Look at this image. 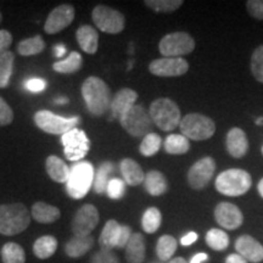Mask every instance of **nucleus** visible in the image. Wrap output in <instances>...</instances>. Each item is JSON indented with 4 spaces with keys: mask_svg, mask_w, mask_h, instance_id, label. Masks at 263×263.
Here are the masks:
<instances>
[{
    "mask_svg": "<svg viewBox=\"0 0 263 263\" xmlns=\"http://www.w3.org/2000/svg\"><path fill=\"white\" fill-rule=\"evenodd\" d=\"M34 122L35 126L41 128L43 132L49 134H55V136H64L74 128H77L81 122V117H61L58 115L52 114L51 111L42 110L35 112L34 115Z\"/></svg>",
    "mask_w": 263,
    "mask_h": 263,
    "instance_id": "obj_7",
    "label": "nucleus"
},
{
    "mask_svg": "<svg viewBox=\"0 0 263 263\" xmlns=\"http://www.w3.org/2000/svg\"><path fill=\"white\" fill-rule=\"evenodd\" d=\"M82 97H83L88 111L93 116H103L111 106V90L101 78L88 77L82 84Z\"/></svg>",
    "mask_w": 263,
    "mask_h": 263,
    "instance_id": "obj_1",
    "label": "nucleus"
},
{
    "mask_svg": "<svg viewBox=\"0 0 263 263\" xmlns=\"http://www.w3.org/2000/svg\"><path fill=\"white\" fill-rule=\"evenodd\" d=\"M145 239L141 233L132 234L126 246V259L128 263H143L145 259Z\"/></svg>",
    "mask_w": 263,
    "mask_h": 263,
    "instance_id": "obj_21",
    "label": "nucleus"
},
{
    "mask_svg": "<svg viewBox=\"0 0 263 263\" xmlns=\"http://www.w3.org/2000/svg\"><path fill=\"white\" fill-rule=\"evenodd\" d=\"M99 223V211L91 203L83 205L76 213L72 219V232L74 236L85 238L97 228Z\"/></svg>",
    "mask_w": 263,
    "mask_h": 263,
    "instance_id": "obj_12",
    "label": "nucleus"
},
{
    "mask_svg": "<svg viewBox=\"0 0 263 263\" xmlns=\"http://www.w3.org/2000/svg\"><path fill=\"white\" fill-rule=\"evenodd\" d=\"M64 153L67 160L80 161L87 156L90 149V140L84 130L74 128L61 136Z\"/></svg>",
    "mask_w": 263,
    "mask_h": 263,
    "instance_id": "obj_11",
    "label": "nucleus"
},
{
    "mask_svg": "<svg viewBox=\"0 0 263 263\" xmlns=\"http://www.w3.org/2000/svg\"><path fill=\"white\" fill-rule=\"evenodd\" d=\"M120 170L123 176L124 183H127L128 185L136 186V185H139L141 183H144L145 173H144V171L140 167V164L136 162L134 160L124 159L121 161Z\"/></svg>",
    "mask_w": 263,
    "mask_h": 263,
    "instance_id": "obj_22",
    "label": "nucleus"
},
{
    "mask_svg": "<svg viewBox=\"0 0 263 263\" xmlns=\"http://www.w3.org/2000/svg\"><path fill=\"white\" fill-rule=\"evenodd\" d=\"M94 246V238L91 235L85 238L73 236L66 242L65 252L70 258H80L84 256Z\"/></svg>",
    "mask_w": 263,
    "mask_h": 263,
    "instance_id": "obj_23",
    "label": "nucleus"
},
{
    "mask_svg": "<svg viewBox=\"0 0 263 263\" xmlns=\"http://www.w3.org/2000/svg\"><path fill=\"white\" fill-rule=\"evenodd\" d=\"M195 49L193 37L185 32H174L161 39L159 50L163 58H182Z\"/></svg>",
    "mask_w": 263,
    "mask_h": 263,
    "instance_id": "obj_9",
    "label": "nucleus"
},
{
    "mask_svg": "<svg viewBox=\"0 0 263 263\" xmlns=\"http://www.w3.org/2000/svg\"><path fill=\"white\" fill-rule=\"evenodd\" d=\"M26 88L32 93H41L47 88V82L42 78H31L26 82Z\"/></svg>",
    "mask_w": 263,
    "mask_h": 263,
    "instance_id": "obj_45",
    "label": "nucleus"
},
{
    "mask_svg": "<svg viewBox=\"0 0 263 263\" xmlns=\"http://www.w3.org/2000/svg\"><path fill=\"white\" fill-rule=\"evenodd\" d=\"M74 15L76 11L72 5L62 4L58 6L49 14L44 25V31L48 34H55V33L64 31L72 24V21L74 20Z\"/></svg>",
    "mask_w": 263,
    "mask_h": 263,
    "instance_id": "obj_15",
    "label": "nucleus"
},
{
    "mask_svg": "<svg viewBox=\"0 0 263 263\" xmlns=\"http://www.w3.org/2000/svg\"><path fill=\"white\" fill-rule=\"evenodd\" d=\"M31 223V216L24 203L0 205V234L17 235L25 232Z\"/></svg>",
    "mask_w": 263,
    "mask_h": 263,
    "instance_id": "obj_2",
    "label": "nucleus"
},
{
    "mask_svg": "<svg viewBox=\"0 0 263 263\" xmlns=\"http://www.w3.org/2000/svg\"><path fill=\"white\" fill-rule=\"evenodd\" d=\"M91 17L97 27L108 34H117L122 32L126 25L122 12L106 5H98L94 8Z\"/></svg>",
    "mask_w": 263,
    "mask_h": 263,
    "instance_id": "obj_10",
    "label": "nucleus"
},
{
    "mask_svg": "<svg viewBox=\"0 0 263 263\" xmlns=\"http://www.w3.org/2000/svg\"><path fill=\"white\" fill-rule=\"evenodd\" d=\"M249 14L257 20H263V0H249L246 3Z\"/></svg>",
    "mask_w": 263,
    "mask_h": 263,
    "instance_id": "obj_44",
    "label": "nucleus"
},
{
    "mask_svg": "<svg viewBox=\"0 0 263 263\" xmlns=\"http://www.w3.org/2000/svg\"><path fill=\"white\" fill-rule=\"evenodd\" d=\"M14 52L6 51L0 55V88H6L9 85L12 71H14Z\"/></svg>",
    "mask_w": 263,
    "mask_h": 263,
    "instance_id": "obj_33",
    "label": "nucleus"
},
{
    "mask_svg": "<svg viewBox=\"0 0 263 263\" xmlns=\"http://www.w3.org/2000/svg\"><path fill=\"white\" fill-rule=\"evenodd\" d=\"M3 263H26L25 250L16 242H6L2 248Z\"/></svg>",
    "mask_w": 263,
    "mask_h": 263,
    "instance_id": "obj_32",
    "label": "nucleus"
},
{
    "mask_svg": "<svg viewBox=\"0 0 263 263\" xmlns=\"http://www.w3.org/2000/svg\"><path fill=\"white\" fill-rule=\"evenodd\" d=\"M153 263H160V262H153Z\"/></svg>",
    "mask_w": 263,
    "mask_h": 263,
    "instance_id": "obj_57",
    "label": "nucleus"
},
{
    "mask_svg": "<svg viewBox=\"0 0 263 263\" xmlns=\"http://www.w3.org/2000/svg\"><path fill=\"white\" fill-rule=\"evenodd\" d=\"M262 155H263V146H262Z\"/></svg>",
    "mask_w": 263,
    "mask_h": 263,
    "instance_id": "obj_56",
    "label": "nucleus"
},
{
    "mask_svg": "<svg viewBox=\"0 0 263 263\" xmlns=\"http://www.w3.org/2000/svg\"><path fill=\"white\" fill-rule=\"evenodd\" d=\"M161 223H162V215L157 207H150L143 215L141 219V226H143L144 232L147 234H153L159 230Z\"/></svg>",
    "mask_w": 263,
    "mask_h": 263,
    "instance_id": "obj_36",
    "label": "nucleus"
},
{
    "mask_svg": "<svg viewBox=\"0 0 263 263\" xmlns=\"http://www.w3.org/2000/svg\"><path fill=\"white\" fill-rule=\"evenodd\" d=\"M182 136L189 140L202 141L210 139L216 132V124L210 117L201 114H188L179 123Z\"/></svg>",
    "mask_w": 263,
    "mask_h": 263,
    "instance_id": "obj_6",
    "label": "nucleus"
},
{
    "mask_svg": "<svg viewBox=\"0 0 263 263\" xmlns=\"http://www.w3.org/2000/svg\"><path fill=\"white\" fill-rule=\"evenodd\" d=\"M149 114L153 122L164 132L176 129V127L179 126L182 121L178 105L167 98H161L153 101Z\"/></svg>",
    "mask_w": 263,
    "mask_h": 263,
    "instance_id": "obj_5",
    "label": "nucleus"
},
{
    "mask_svg": "<svg viewBox=\"0 0 263 263\" xmlns=\"http://www.w3.org/2000/svg\"><path fill=\"white\" fill-rule=\"evenodd\" d=\"M216 170V162L212 157H203L196 161L188 172V183L194 190H201L212 179Z\"/></svg>",
    "mask_w": 263,
    "mask_h": 263,
    "instance_id": "obj_13",
    "label": "nucleus"
},
{
    "mask_svg": "<svg viewBox=\"0 0 263 263\" xmlns=\"http://www.w3.org/2000/svg\"><path fill=\"white\" fill-rule=\"evenodd\" d=\"M206 242L216 251H223L229 246V236L224 230L212 228L207 232Z\"/></svg>",
    "mask_w": 263,
    "mask_h": 263,
    "instance_id": "obj_37",
    "label": "nucleus"
},
{
    "mask_svg": "<svg viewBox=\"0 0 263 263\" xmlns=\"http://www.w3.org/2000/svg\"><path fill=\"white\" fill-rule=\"evenodd\" d=\"M207 259H209V255L205 254V252H200V254L193 256L189 263H203L206 262Z\"/></svg>",
    "mask_w": 263,
    "mask_h": 263,
    "instance_id": "obj_50",
    "label": "nucleus"
},
{
    "mask_svg": "<svg viewBox=\"0 0 263 263\" xmlns=\"http://www.w3.org/2000/svg\"><path fill=\"white\" fill-rule=\"evenodd\" d=\"M145 5L156 12H173L183 5L182 0H146Z\"/></svg>",
    "mask_w": 263,
    "mask_h": 263,
    "instance_id": "obj_39",
    "label": "nucleus"
},
{
    "mask_svg": "<svg viewBox=\"0 0 263 263\" xmlns=\"http://www.w3.org/2000/svg\"><path fill=\"white\" fill-rule=\"evenodd\" d=\"M78 44L82 50L87 54L93 55L98 51L99 48V34L97 29L89 25H83L76 32Z\"/></svg>",
    "mask_w": 263,
    "mask_h": 263,
    "instance_id": "obj_20",
    "label": "nucleus"
},
{
    "mask_svg": "<svg viewBox=\"0 0 263 263\" xmlns=\"http://www.w3.org/2000/svg\"><path fill=\"white\" fill-rule=\"evenodd\" d=\"M235 250L246 261L258 263L263 261V246L250 235H241L236 239Z\"/></svg>",
    "mask_w": 263,
    "mask_h": 263,
    "instance_id": "obj_17",
    "label": "nucleus"
},
{
    "mask_svg": "<svg viewBox=\"0 0 263 263\" xmlns=\"http://www.w3.org/2000/svg\"><path fill=\"white\" fill-rule=\"evenodd\" d=\"M132 234H133V233H132L130 227L121 226L120 236H118V241H117V248H120V249L126 248L128 241H129Z\"/></svg>",
    "mask_w": 263,
    "mask_h": 263,
    "instance_id": "obj_47",
    "label": "nucleus"
},
{
    "mask_svg": "<svg viewBox=\"0 0 263 263\" xmlns=\"http://www.w3.org/2000/svg\"><path fill=\"white\" fill-rule=\"evenodd\" d=\"M58 250V240L51 235H44L38 238L33 245V254L39 259L51 257Z\"/></svg>",
    "mask_w": 263,
    "mask_h": 263,
    "instance_id": "obj_28",
    "label": "nucleus"
},
{
    "mask_svg": "<svg viewBox=\"0 0 263 263\" xmlns=\"http://www.w3.org/2000/svg\"><path fill=\"white\" fill-rule=\"evenodd\" d=\"M14 121V112L10 105L0 97V126H9Z\"/></svg>",
    "mask_w": 263,
    "mask_h": 263,
    "instance_id": "obj_42",
    "label": "nucleus"
},
{
    "mask_svg": "<svg viewBox=\"0 0 263 263\" xmlns=\"http://www.w3.org/2000/svg\"><path fill=\"white\" fill-rule=\"evenodd\" d=\"M115 167L111 162H104L99 167L97 173L94 174V192L97 194H103L106 192L107 184L110 182L108 177L114 172Z\"/></svg>",
    "mask_w": 263,
    "mask_h": 263,
    "instance_id": "obj_35",
    "label": "nucleus"
},
{
    "mask_svg": "<svg viewBox=\"0 0 263 263\" xmlns=\"http://www.w3.org/2000/svg\"><path fill=\"white\" fill-rule=\"evenodd\" d=\"M226 146L228 153L235 159L244 157L249 150V140L245 132L240 128H232L227 134Z\"/></svg>",
    "mask_w": 263,
    "mask_h": 263,
    "instance_id": "obj_19",
    "label": "nucleus"
},
{
    "mask_svg": "<svg viewBox=\"0 0 263 263\" xmlns=\"http://www.w3.org/2000/svg\"><path fill=\"white\" fill-rule=\"evenodd\" d=\"M91 263H121L116 255L110 250H103L97 252L91 258Z\"/></svg>",
    "mask_w": 263,
    "mask_h": 263,
    "instance_id": "obj_43",
    "label": "nucleus"
},
{
    "mask_svg": "<svg viewBox=\"0 0 263 263\" xmlns=\"http://www.w3.org/2000/svg\"><path fill=\"white\" fill-rule=\"evenodd\" d=\"M251 72L256 80L263 83V45H259L252 52Z\"/></svg>",
    "mask_w": 263,
    "mask_h": 263,
    "instance_id": "obj_40",
    "label": "nucleus"
},
{
    "mask_svg": "<svg viewBox=\"0 0 263 263\" xmlns=\"http://www.w3.org/2000/svg\"><path fill=\"white\" fill-rule=\"evenodd\" d=\"M120 122L126 132L136 138H141L150 134L154 126L149 111H146L141 105L137 104L124 116L120 118Z\"/></svg>",
    "mask_w": 263,
    "mask_h": 263,
    "instance_id": "obj_8",
    "label": "nucleus"
},
{
    "mask_svg": "<svg viewBox=\"0 0 263 263\" xmlns=\"http://www.w3.org/2000/svg\"><path fill=\"white\" fill-rule=\"evenodd\" d=\"M138 94L137 91L129 88H123V89L118 90L111 101V112H112V117L118 118L124 116L132 107L137 103Z\"/></svg>",
    "mask_w": 263,
    "mask_h": 263,
    "instance_id": "obj_18",
    "label": "nucleus"
},
{
    "mask_svg": "<svg viewBox=\"0 0 263 263\" xmlns=\"http://www.w3.org/2000/svg\"><path fill=\"white\" fill-rule=\"evenodd\" d=\"M94 166L88 161H80L70 170L66 192L72 199H82L89 193L94 183Z\"/></svg>",
    "mask_w": 263,
    "mask_h": 263,
    "instance_id": "obj_3",
    "label": "nucleus"
},
{
    "mask_svg": "<svg viewBox=\"0 0 263 263\" xmlns=\"http://www.w3.org/2000/svg\"><path fill=\"white\" fill-rule=\"evenodd\" d=\"M252 179L249 172L239 168H230L216 178V189L226 196H241L251 188Z\"/></svg>",
    "mask_w": 263,
    "mask_h": 263,
    "instance_id": "obj_4",
    "label": "nucleus"
},
{
    "mask_svg": "<svg viewBox=\"0 0 263 263\" xmlns=\"http://www.w3.org/2000/svg\"><path fill=\"white\" fill-rule=\"evenodd\" d=\"M121 224L115 219H110L105 224L103 232H101L100 238H99V245L103 250H110L117 248L118 236H120Z\"/></svg>",
    "mask_w": 263,
    "mask_h": 263,
    "instance_id": "obj_26",
    "label": "nucleus"
},
{
    "mask_svg": "<svg viewBox=\"0 0 263 263\" xmlns=\"http://www.w3.org/2000/svg\"><path fill=\"white\" fill-rule=\"evenodd\" d=\"M144 188L150 195L160 196L167 192V179L159 171H150L145 174Z\"/></svg>",
    "mask_w": 263,
    "mask_h": 263,
    "instance_id": "obj_27",
    "label": "nucleus"
},
{
    "mask_svg": "<svg viewBox=\"0 0 263 263\" xmlns=\"http://www.w3.org/2000/svg\"><path fill=\"white\" fill-rule=\"evenodd\" d=\"M82 65H83V59H82L81 54H78L77 51H72L64 60L55 62L52 65V70L58 73H74V72L81 70Z\"/></svg>",
    "mask_w": 263,
    "mask_h": 263,
    "instance_id": "obj_29",
    "label": "nucleus"
},
{
    "mask_svg": "<svg viewBox=\"0 0 263 263\" xmlns=\"http://www.w3.org/2000/svg\"><path fill=\"white\" fill-rule=\"evenodd\" d=\"M197 238H199L197 233L189 232L188 234H185L182 239H180V244H182L183 246H190V245H193L194 242H196Z\"/></svg>",
    "mask_w": 263,
    "mask_h": 263,
    "instance_id": "obj_48",
    "label": "nucleus"
},
{
    "mask_svg": "<svg viewBox=\"0 0 263 263\" xmlns=\"http://www.w3.org/2000/svg\"><path fill=\"white\" fill-rule=\"evenodd\" d=\"M149 70L157 77H179L188 72L189 64L183 58H161L151 61Z\"/></svg>",
    "mask_w": 263,
    "mask_h": 263,
    "instance_id": "obj_14",
    "label": "nucleus"
},
{
    "mask_svg": "<svg viewBox=\"0 0 263 263\" xmlns=\"http://www.w3.org/2000/svg\"><path fill=\"white\" fill-rule=\"evenodd\" d=\"M55 101H57V104H66V103H68V99L67 98H59Z\"/></svg>",
    "mask_w": 263,
    "mask_h": 263,
    "instance_id": "obj_54",
    "label": "nucleus"
},
{
    "mask_svg": "<svg viewBox=\"0 0 263 263\" xmlns=\"http://www.w3.org/2000/svg\"><path fill=\"white\" fill-rule=\"evenodd\" d=\"M32 217L38 223L50 224L60 218V210L43 201H38L32 206Z\"/></svg>",
    "mask_w": 263,
    "mask_h": 263,
    "instance_id": "obj_24",
    "label": "nucleus"
},
{
    "mask_svg": "<svg viewBox=\"0 0 263 263\" xmlns=\"http://www.w3.org/2000/svg\"><path fill=\"white\" fill-rule=\"evenodd\" d=\"M190 149L188 138L182 134H171L164 140V150L171 155H183Z\"/></svg>",
    "mask_w": 263,
    "mask_h": 263,
    "instance_id": "obj_30",
    "label": "nucleus"
},
{
    "mask_svg": "<svg viewBox=\"0 0 263 263\" xmlns=\"http://www.w3.org/2000/svg\"><path fill=\"white\" fill-rule=\"evenodd\" d=\"M45 49V42L41 35H34L32 38L24 39L18 43L17 52L22 57H32L38 55Z\"/></svg>",
    "mask_w": 263,
    "mask_h": 263,
    "instance_id": "obj_31",
    "label": "nucleus"
},
{
    "mask_svg": "<svg viewBox=\"0 0 263 263\" xmlns=\"http://www.w3.org/2000/svg\"><path fill=\"white\" fill-rule=\"evenodd\" d=\"M177 240L171 235H162L156 244V255L160 261H168L177 251Z\"/></svg>",
    "mask_w": 263,
    "mask_h": 263,
    "instance_id": "obj_34",
    "label": "nucleus"
},
{
    "mask_svg": "<svg viewBox=\"0 0 263 263\" xmlns=\"http://www.w3.org/2000/svg\"><path fill=\"white\" fill-rule=\"evenodd\" d=\"M54 52H55V57L57 58H62L66 54L65 45H62V44L57 45V47L54 48Z\"/></svg>",
    "mask_w": 263,
    "mask_h": 263,
    "instance_id": "obj_51",
    "label": "nucleus"
},
{
    "mask_svg": "<svg viewBox=\"0 0 263 263\" xmlns=\"http://www.w3.org/2000/svg\"><path fill=\"white\" fill-rule=\"evenodd\" d=\"M168 263H188V262H186L183 257H176V258L171 259Z\"/></svg>",
    "mask_w": 263,
    "mask_h": 263,
    "instance_id": "obj_52",
    "label": "nucleus"
},
{
    "mask_svg": "<svg viewBox=\"0 0 263 263\" xmlns=\"http://www.w3.org/2000/svg\"><path fill=\"white\" fill-rule=\"evenodd\" d=\"M257 189H258V193H259V195H261V197H263V178L259 180V183H258V186H257Z\"/></svg>",
    "mask_w": 263,
    "mask_h": 263,
    "instance_id": "obj_53",
    "label": "nucleus"
},
{
    "mask_svg": "<svg viewBox=\"0 0 263 263\" xmlns=\"http://www.w3.org/2000/svg\"><path fill=\"white\" fill-rule=\"evenodd\" d=\"M2 20H3V16H2V12H0V24H2Z\"/></svg>",
    "mask_w": 263,
    "mask_h": 263,
    "instance_id": "obj_55",
    "label": "nucleus"
},
{
    "mask_svg": "<svg viewBox=\"0 0 263 263\" xmlns=\"http://www.w3.org/2000/svg\"><path fill=\"white\" fill-rule=\"evenodd\" d=\"M226 263H248V261L239 254H232L226 258Z\"/></svg>",
    "mask_w": 263,
    "mask_h": 263,
    "instance_id": "obj_49",
    "label": "nucleus"
},
{
    "mask_svg": "<svg viewBox=\"0 0 263 263\" xmlns=\"http://www.w3.org/2000/svg\"><path fill=\"white\" fill-rule=\"evenodd\" d=\"M161 145H162V139H161V137L159 134L151 132L150 134L144 137V139L141 141L139 146V151L143 156L150 157L156 155V154L159 153Z\"/></svg>",
    "mask_w": 263,
    "mask_h": 263,
    "instance_id": "obj_38",
    "label": "nucleus"
},
{
    "mask_svg": "<svg viewBox=\"0 0 263 263\" xmlns=\"http://www.w3.org/2000/svg\"><path fill=\"white\" fill-rule=\"evenodd\" d=\"M47 172L49 177L57 183H66L70 176V167L65 163V161L59 159L58 156H49L45 162Z\"/></svg>",
    "mask_w": 263,
    "mask_h": 263,
    "instance_id": "obj_25",
    "label": "nucleus"
},
{
    "mask_svg": "<svg viewBox=\"0 0 263 263\" xmlns=\"http://www.w3.org/2000/svg\"><path fill=\"white\" fill-rule=\"evenodd\" d=\"M12 43V35L9 31L5 29H0V55H3L4 52L9 51L10 45Z\"/></svg>",
    "mask_w": 263,
    "mask_h": 263,
    "instance_id": "obj_46",
    "label": "nucleus"
},
{
    "mask_svg": "<svg viewBox=\"0 0 263 263\" xmlns=\"http://www.w3.org/2000/svg\"><path fill=\"white\" fill-rule=\"evenodd\" d=\"M106 193L107 196L112 200L122 199L124 193H126V183L120 178L110 179V182L107 184Z\"/></svg>",
    "mask_w": 263,
    "mask_h": 263,
    "instance_id": "obj_41",
    "label": "nucleus"
},
{
    "mask_svg": "<svg viewBox=\"0 0 263 263\" xmlns=\"http://www.w3.org/2000/svg\"><path fill=\"white\" fill-rule=\"evenodd\" d=\"M215 219L222 228L238 229L244 222V216L238 206L230 202H221L215 209Z\"/></svg>",
    "mask_w": 263,
    "mask_h": 263,
    "instance_id": "obj_16",
    "label": "nucleus"
}]
</instances>
